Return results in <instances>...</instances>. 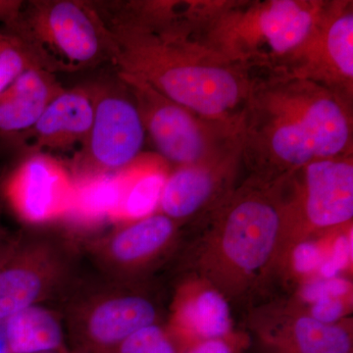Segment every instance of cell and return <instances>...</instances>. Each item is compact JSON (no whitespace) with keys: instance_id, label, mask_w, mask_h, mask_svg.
I'll use <instances>...</instances> for the list:
<instances>
[{"instance_id":"cell-1","label":"cell","mask_w":353,"mask_h":353,"mask_svg":"<svg viewBox=\"0 0 353 353\" xmlns=\"http://www.w3.org/2000/svg\"><path fill=\"white\" fill-rule=\"evenodd\" d=\"M114 41V69L152 85L201 119L238 132L254 72L190 34L175 1H125L99 12Z\"/></svg>"},{"instance_id":"cell-2","label":"cell","mask_w":353,"mask_h":353,"mask_svg":"<svg viewBox=\"0 0 353 353\" xmlns=\"http://www.w3.org/2000/svg\"><path fill=\"white\" fill-rule=\"evenodd\" d=\"M352 109L312 81L256 73L236 134L240 159L259 173L280 176L352 154Z\"/></svg>"},{"instance_id":"cell-3","label":"cell","mask_w":353,"mask_h":353,"mask_svg":"<svg viewBox=\"0 0 353 353\" xmlns=\"http://www.w3.org/2000/svg\"><path fill=\"white\" fill-rule=\"evenodd\" d=\"M325 1L188 2L185 19L199 43L252 72H278L310 34Z\"/></svg>"},{"instance_id":"cell-4","label":"cell","mask_w":353,"mask_h":353,"mask_svg":"<svg viewBox=\"0 0 353 353\" xmlns=\"http://www.w3.org/2000/svg\"><path fill=\"white\" fill-rule=\"evenodd\" d=\"M1 29L24 43L39 67L55 75L113 65V39L92 1H24L17 19Z\"/></svg>"},{"instance_id":"cell-5","label":"cell","mask_w":353,"mask_h":353,"mask_svg":"<svg viewBox=\"0 0 353 353\" xmlns=\"http://www.w3.org/2000/svg\"><path fill=\"white\" fill-rule=\"evenodd\" d=\"M136 102L160 157L180 166L205 163L238 145L233 132L201 119L136 77L116 72Z\"/></svg>"},{"instance_id":"cell-6","label":"cell","mask_w":353,"mask_h":353,"mask_svg":"<svg viewBox=\"0 0 353 353\" xmlns=\"http://www.w3.org/2000/svg\"><path fill=\"white\" fill-rule=\"evenodd\" d=\"M87 87L94 103V120L70 163L74 178L120 171L141 155L146 138L136 102L117 74L112 82Z\"/></svg>"},{"instance_id":"cell-7","label":"cell","mask_w":353,"mask_h":353,"mask_svg":"<svg viewBox=\"0 0 353 353\" xmlns=\"http://www.w3.org/2000/svg\"><path fill=\"white\" fill-rule=\"evenodd\" d=\"M110 280L87 285L71 299L66 321L78 352L108 353L139 330L154 324L157 309L152 301L122 292Z\"/></svg>"},{"instance_id":"cell-8","label":"cell","mask_w":353,"mask_h":353,"mask_svg":"<svg viewBox=\"0 0 353 353\" xmlns=\"http://www.w3.org/2000/svg\"><path fill=\"white\" fill-rule=\"evenodd\" d=\"M71 255L54 239L19 234L0 266V323L72 285Z\"/></svg>"},{"instance_id":"cell-9","label":"cell","mask_w":353,"mask_h":353,"mask_svg":"<svg viewBox=\"0 0 353 353\" xmlns=\"http://www.w3.org/2000/svg\"><path fill=\"white\" fill-rule=\"evenodd\" d=\"M278 73L319 83L352 103V2H326L312 34Z\"/></svg>"},{"instance_id":"cell-10","label":"cell","mask_w":353,"mask_h":353,"mask_svg":"<svg viewBox=\"0 0 353 353\" xmlns=\"http://www.w3.org/2000/svg\"><path fill=\"white\" fill-rule=\"evenodd\" d=\"M69 167L46 152H29L4 176L2 194L11 210L28 225L62 221L73 199Z\"/></svg>"},{"instance_id":"cell-11","label":"cell","mask_w":353,"mask_h":353,"mask_svg":"<svg viewBox=\"0 0 353 353\" xmlns=\"http://www.w3.org/2000/svg\"><path fill=\"white\" fill-rule=\"evenodd\" d=\"M92 120L94 103L87 85L65 88L31 130L11 145H25L30 152H68L83 145Z\"/></svg>"},{"instance_id":"cell-12","label":"cell","mask_w":353,"mask_h":353,"mask_svg":"<svg viewBox=\"0 0 353 353\" xmlns=\"http://www.w3.org/2000/svg\"><path fill=\"white\" fill-rule=\"evenodd\" d=\"M280 221L278 209L263 199L248 197L239 202L225 223V254L243 270L263 266L277 240Z\"/></svg>"},{"instance_id":"cell-13","label":"cell","mask_w":353,"mask_h":353,"mask_svg":"<svg viewBox=\"0 0 353 353\" xmlns=\"http://www.w3.org/2000/svg\"><path fill=\"white\" fill-rule=\"evenodd\" d=\"M301 170L304 173V211L311 224L333 227L352 219V154L315 160Z\"/></svg>"},{"instance_id":"cell-14","label":"cell","mask_w":353,"mask_h":353,"mask_svg":"<svg viewBox=\"0 0 353 353\" xmlns=\"http://www.w3.org/2000/svg\"><path fill=\"white\" fill-rule=\"evenodd\" d=\"M65 88L55 74L28 69L0 92V141L12 145L36 124L53 99Z\"/></svg>"},{"instance_id":"cell-15","label":"cell","mask_w":353,"mask_h":353,"mask_svg":"<svg viewBox=\"0 0 353 353\" xmlns=\"http://www.w3.org/2000/svg\"><path fill=\"white\" fill-rule=\"evenodd\" d=\"M173 220L164 214L150 215L109 234L94 248L95 259L112 277L115 272L152 256L170 240Z\"/></svg>"},{"instance_id":"cell-16","label":"cell","mask_w":353,"mask_h":353,"mask_svg":"<svg viewBox=\"0 0 353 353\" xmlns=\"http://www.w3.org/2000/svg\"><path fill=\"white\" fill-rule=\"evenodd\" d=\"M3 323L11 353L64 352L65 322L57 311L37 304L16 313Z\"/></svg>"},{"instance_id":"cell-17","label":"cell","mask_w":353,"mask_h":353,"mask_svg":"<svg viewBox=\"0 0 353 353\" xmlns=\"http://www.w3.org/2000/svg\"><path fill=\"white\" fill-rule=\"evenodd\" d=\"M238 146L205 163L180 166L166 179L159 204L162 214L183 219L196 213L208 201L215 187V168Z\"/></svg>"},{"instance_id":"cell-18","label":"cell","mask_w":353,"mask_h":353,"mask_svg":"<svg viewBox=\"0 0 353 353\" xmlns=\"http://www.w3.org/2000/svg\"><path fill=\"white\" fill-rule=\"evenodd\" d=\"M74 181L73 199L62 222L79 230L94 229L108 221L113 223L119 199L117 172Z\"/></svg>"},{"instance_id":"cell-19","label":"cell","mask_w":353,"mask_h":353,"mask_svg":"<svg viewBox=\"0 0 353 353\" xmlns=\"http://www.w3.org/2000/svg\"><path fill=\"white\" fill-rule=\"evenodd\" d=\"M119 199L114 222L138 221L152 215L160 199L166 176L158 169L143 164L141 155L117 171Z\"/></svg>"},{"instance_id":"cell-20","label":"cell","mask_w":353,"mask_h":353,"mask_svg":"<svg viewBox=\"0 0 353 353\" xmlns=\"http://www.w3.org/2000/svg\"><path fill=\"white\" fill-rule=\"evenodd\" d=\"M185 322L201 338L221 340L231 329L229 306L218 292L206 290L183 307Z\"/></svg>"},{"instance_id":"cell-21","label":"cell","mask_w":353,"mask_h":353,"mask_svg":"<svg viewBox=\"0 0 353 353\" xmlns=\"http://www.w3.org/2000/svg\"><path fill=\"white\" fill-rule=\"evenodd\" d=\"M294 336L299 353H350V338L345 330L311 317L296 322Z\"/></svg>"},{"instance_id":"cell-22","label":"cell","mask_w":353,"mask_h":353,"mask_svg":"<svg viewBox=\"0 0 353 353\" xmlns=\"http://www.w3.org/2000/svg\"><path fill=\"white\" fill-rule=\"evenodd\" d=\"M39 67L24 43L0 28V92L28 69ZM41 68V67H39Z\"/></svg>"},{"instance_id":"cell-23","label":"cell","mask_w":353,"mask_h":353,"mask_svg":"<svg viewBox=\"0 0 353 353\" xmlns=\"http://www.w3.org/2000/svg\"><path fill=\"white\" fill-rule=\"evenodd\" d=\"M108 353H176L163 330L153 324L128 336Z\"/></svg>"},{"instance_id":"cell-24","label":"cell","mask_w":353,"mask_h":353,"mask_svg":"<svg viewBox=\"0 0 353 353\" xmlns=\"http://www.w3.org/2000/svg\"><path fill=\"white\" fill-rule=\"evenodd\" d=\"M352 236H341L334 243L333 252L327 260H323L320 266V273L324 279L338 277L341 270L350 263L352 257Z\"/></svg>"},{"instance_id":"cell-25","label":"cell","mask_w":353,"mask_h":353,"mask_svg":"<svg viewBox=\"0 0 353 353\" xmlns=\"http://www.w3.org/2000/svg\"><path fill=\"white\" fill-rule=\"evenodd\" d=\"M350 290V282L345 279H323L305 285L303 290V297L308 303H314L325 297L340 299L347 294Z\"/></svg>"},{"instance_id":"cell-26","label":"cell","mask_w":353,"mask_h":353,"mask_svg":"<svg viewBox=\"0 0 353 353\" xmlns=\"http://www.w3.org/2000/svg\"><path fill=\"white\" fill-rule=\"evenodd\" d=\"M323 256L319 246L313 243H303L294 252V265L297 272L308 274L320 268Z\"/></svg>"},{"instance_id":"cell-27","label":"cell","mask_w":353,"mask_h":353,"mask_svg":"<svg viewBox=\"0 0 353 353\" xmlns=\"http://www.w3.org/2000/svg\"><path fill=\"white\" fill-rule=\"evenodd\" d=\"M343 304L340 299L325 297L313 303L311 318L323 324L332 325L343 315Z\"/></svg>"},{"instance_id":"cell-28","label":"cell","mask_w":353,"mask_h":353,"mask_svg":"<svg viewBox=\"0 0 353 353\" xmlns=\"http://www.w3.org/2000/svg\"><path fill=\"white\" fill-rule=\"evenodd\" d=\"M23 4L24 1L21 0H0V28H6L17 19Z\"/></svg>"},{"instance_id":"cell-29","label":"cell","mask_w":353,"mask_h":353,"mask_svg":"<svg viewBox=\"0 0 353 353\" xmlns=\"http://www.w3.org/2000/svg\"><path fill=\"white\" fill-rule=\"evenodd\" d=\"M19 240V234L9 233L0 227V266L8 259Z\"/></svg>"},{"instance_id":"cell-30","label":"cell","mask_w":353,"mask_h":353,"mask_svg":"<svg viewBox=\"0 0 353 353\" xmlns=\"http://www.w3.org/2000/svg\"><path fill=\"white\" fill-rule=\"evenodd\" d=\"M188 353H234L228 343L222 340H208L199 343Z\"/></svg>"},{"instance_id":"cell-31","label":"cell","mask_w":353,"mask_h":353,"mask_svg":"<svg viewBox=\"0 0 353 353\" xmlns=\"http://www.w3.org/2000/svg\"><path fill=\"white\" fill-rule=\"evenodd\" d=\"M48 353H83V352H78V350H64V352H48Z\"/></svg>"}]
</instances>
